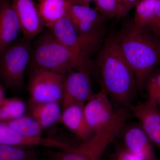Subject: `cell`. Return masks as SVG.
<instances>
[{
    "label": "cell",
    "instance_id": "obj_1",
    "mask_svg": "<svg viewBox=\"0 0 160 160\" xmlns=\"http://www.w3.org/2000/svg\"><path fill=\"white\" fill-rule=\"evenodd\" d=\"M113 35L133 72L138 90L142 91L160 63V39L148 29L138 26L132 18L123 21Z\"/></svg>",
    "mask_w": 160,
    "mask_h": 160
},
{
    "label": "cell",
    "instance_id": "obj_2",
    "mask_svg": "<svg viewBox=\"0 0 160 160\" xmlns=\"http://www.w3.org/2000/svg\"><path fill=\"white\" fill-rule=\"evenodd\" d=\"M95 62L102 89L121 107L130 108L138 90L133 72L113 34L104 41Z\"/></svg>",
    "mask_w": 160,
    "mask_h": 160
},
{
    "label": "cell",
    "instance_id": "obj_3",
    "mask_svg": "<svg viewBox=\"0 0 160 160\" xmlns=\"http://www.w3.org/2000/svg\"><path fill=\"white\" fill-rule=\"evenodd\" d=\"M32 46L30 62L32 68H42L66 75L74 70L92 73L95 62L85 58L64 46L49 30L42 32Z\"/></svg>",
    "mask_w": 160,
    "mask_h": 160
},
{
    "label": "cell",
    "instance_id": "obj_4",
    "mask_svg": "<svg viewBox=\"0 0 160 160\" xmlns=\"http://www.w3.org/2000/svg\"><path fill=\"white\" fill-rule=\"evenodd\" d=\"M32 50L31 42L22 37L18 38L0 55V81L5 88L17 89L23 86Z\"/></svg>",
    "mask_w": 160,
    "mask_h": 160
},
{
    "label": "cell",
    "instance_id": "obj_5",
    "mask_svg": "<svg viewBox=\"0 0 160 160\" xmlns=\"http://www.w3.org/2000/svg\"><path fill=\"white\" fill-rule=\"evenodd\" d=\"M49 30L58 42L82 57L88 59L101 49L106 32L92 37L78 33L68 18L61 19L49 28Z\"/></svg>",
    "mask_w": 160,
    "mask_h": 160
},
{
    "label": "cell",
    "instance_id": "obj_6",
    "mask_svg": "<svg viewBox=\"0 0 160 160\" xmlns=\"http://www.w3.org/2000/svg\"><path fill=\"white\" fill-rule=\"evenodd\" d=\"M65 77L47 69L32 68L28 88L32 102H62Z\"/></svg>",
    "mask_w": 160,
    "mask_h": 160
},
{
    "label": "cell",
    "instance_id": "obj_7",
    "mask_svg": "<svg viewBox=\"0 0 160 160\" xmlns=\"http://www.w3.org/2000/svg\"><path fill=\"white\" fill-rule=\"evenodd\" d=\"M78 34L92 37L106 32V19L90 6L69 4L66 15Z\"/></svg>",
    "mask_w": 160,
    "mask_h": 160
},
{
    "label": "cell",
    "instance_id": "obj_8",
    "mask_svg": "<svg viewBox=\"0 0 160 160\" xmlns=\"http://www.w3.org/2000/svg\"><path fill=\"white\" fill-rule=\"evenodd\" d=\"M90 74L87 72L74 70L65 75L62 109L72 104L85 105L94 95Z\"/></svg>",
    "mask_w": 160,
    "mask_h": 160
},
{
    "label": "cell",
    "instance_id": "obj_9",
    "mask_svg": "<svg viewBox=\"0 0 160 160\" xmlns=\"http://www.w3.org/2000/svg\"><path fill=\"white\" fill-rule=\"evenodd\" d=\"M115 112L111 99L102 89L95 93L84 106L86 123L92 132L107 126L113 118Z\"/></svg>",
    "mask_w": 160,
    "mask_h": 160
},
{
    "label": "cell",
    "instance_id": "obj_10",
    "mask_svg": "<svg viewBox=\"0 0 160 160\" xmlns=\"http://www.w3.org/2000/svg\"><path fill=\"white\" fill-rule=\"evenodd\" d=\"M129 108L153 146L160 152V110L157 105L148 98L146 101L132 104Z\"/></svg>",
    "mask_w": 160,
    "mask_h": 160
},
{
    "label": "cell",
    "instance_id": "obj_11",
    "mask_svg": "<svg viewBox=\"0 0 160 160\" xmlns=\"http://www.w3.org/2000/svg\"><path fill=\"white\" fill-rule=\"evenodd\" d=\"M12 4L18 19L23 37L31 41L42 33L45 24L32 0H12Z\"/></svg>",
    "mask_w": 160,
    "mask_h": 160
},
{
    "label": "cell",
    "instance_id": "obj_12",
    "mask_svg": "<svg viewBox=\"0 0 160 160\" xmlns=\"http://www.w3.org/2000/svg\"><path fill=\"white\" fill-rule=\"evenodd\" d=\"M124 132L123 139L127 151L146 160H157L153 145L139 124L129 126Z\"/></svg>",
    "mask_w": 160,
    "mask_h": 160
},
{
    "label": "cell",
    "instance_id": "obj_13",
    "mask_svg": "<svg viewBox=\"0 0 160 160\" xmlns=\"http://www.w3.org/2000/svg\"><path fill=\"white\" fill-rule=\"evenodd\" d=\"M19 21L10 0H0V55L18 38Z\"/></svg>",
    "mask_w": 160,
    "mask_h": 160
},
{
    "label": "cell",
    "instance_id": "obj_14",
    "mask_svg": "<svg viewBox=\"0 0 160 160\" xmlns=\"http://www.w3.org/2000/svg\"><path fill=\"white\" fill-rule=\"evenodd\" d=\"M84 105L72 104L62 109L61 122L83 142L91 137L89 129L84 113Z\"/></svg>",
    "mask_w": 160,
    "mask_h": 160
},
{
    "label": "cell",
    "instance_id": "obj_15",
    "mask_svg": "<svg viewBox=\"0 0 160 160\" xmlns=\"http://www.w3.org/2000/svg\"><path fill=\"white\" fill-rule=\"evenodd\" d=\"M69 3L66 0H39L38 9L48 29L66 17Z\"/></svg>",
    "mask_w": 160,
    "mask_h": 160
},
{
    "label": "cell",
    "instance_id": "obj_16",
    "mask_svg": "<svg viewBox=\"0 0 160 160\" xmlns=\"http://www.w3.org/2000/svg\"><path fill=\"white\" fill-rule=\"evenodd\" d=\"M47 143L46 138L24 136L11 129L5 122H0V144L17 147H30L45 146Z\"/></svg>",
    "mask_w": 160,
    "mask_h": 160
},
{
    "label": "cell",
    "instance_id": "obj_17",
    "mask_svg": "<svg viewBox=\"0 0 160 160\" xmlns=\"http://www.w3.org/2000/svg\"><path fill=\"white\" fill-rule=\"evenodd\" d=\"M60 102L33 103L32 117L43 129L49 128L61 119L62 109Z\"/></svg>",
    "mask_w": 160,
    "mask_h": 160
},
{
    "label": "cell",
    "instance_id": "obj_18",
    "mask_svg": "<svg viewBox=\"0 0 160 160\" xmlns=\"http://www.w3.org/2000/svg\"><path fill=\"white\" fill-rule=\"evenodd\" d=\"M5 122L11 129L24 136L29 138L42 137V128L32 117L23 116Z\"/></svg>",
    "mask_w": 160,
    "mask_h": 160
},
{
    "label": "cell",
    "instance_id": "obj_19",
    "mask_svg": "<svg viewBox=\"0 0 160 160\" xmlns=\"http://www.w3.org/2000/svg\"><path fill=\"white\" fill-rule=\"evenodd\" d=\"M25 103L17 98L4 99L0 102V122H8L24 116Z\"/></svg>",
    "mask_w": 160,
    "mask_h": 160
},
{
    "label": "cell",
    "instance_id": "obj_20",
    "mask_svg": "<svg viewBox=\"0 0 160 160\" xmlns=\"http://www.w3.org/2000/svg\"><path fill=\"white\" fill-rule=\"evenodd\" d=\"M158 0H141L136 6L134 23L141 28H147L149 26L155 15V10Z\"/></svg>",
    "mask_w": 160,
    "mask_h": 160
},
{
    "label": "cell",
    "instance_id": "obj_21",
    "mask_svg": "<svg viewBox=\"0 0 160 160\" xmlns=\"http://www.w3.org/2000/svg\"><path fill=\"white\" fill-rule=\"evenodd\" d=\"M0 160H37V158L29 147L0 144Z\"/></svg>",
    "mask_w": 160,
    "mask_h": 160
},
{
    "label": "cell",
    "instance_id": "obj_22",
    "mask_svg": "<svg viewBox=\"0 0 160 160\" xmlns=\"http://www.w3.org/2000/svg\"><path fill=\"white\" fill-rule=\"evenodd\" d=\"M148 98L154 101L160 109V69H156L150 75L145 85Z\"/></svg>",
    "mask_w": 160,
    "mask_h": 160
},
{
    "label": "cell",
    "instance_id": "obj_23",
    "mask_svg": "<svg viewBox=\"0 0 160 160\" xmlns=\"http://www.w3.org/2000/svg\"><path fill=\"white\" fill-rule=\"evenodd\" d=\"M97 9L106 19L116 18L118 6L116 0H97L95 2Z\"/></svg>",
    "mask_w": 160,
    "mask_h": 160
},
{
    "label": "cell",
    "instance_id": "obj_24",
    "mask_svg": "<svg viewBox=\"0 0 160 160\" xmlns=\"http://www.w3.org/2000/svg\"><path fill=\"white\" fill-rule=\"evenodd\" d=\"M118 6L117 20L122 19L127 16L132 9L135 7L141 0H116Z\"/></svg>",
    "mask_w": 160,
    "mask_h": 160
},
{
    "label": "cell",
    "instance_id": "obj_25",
    "mask_svg": "<svg viewBox=\"0 0 160 160\" xmlns=\"http://www.w3.org/2000/svg\"><path fill=\"white\" fill-rule=\"evenodd\" d=\"M146 29L160 39V0H158L156 6L154 18Z\"/></svg>",
    "mask_w": 160,
    "mask_h": 160
},
{
    "label": "cell",
    "instance_id": "obj_26",
    "mask_svg": "<svg viewBox=\"0 0 160 160\" xmlns=\"http://www.w3.org/2000/svg\"><path fill=\"white\" fill-rule=\"evenodd\" d=\"M115 160H146L137 156L130 153L126 149L120 151Z\"/></svg>",
    "mask_w": 160,
    "mask_h": 160
},
{
    "label": "cell",
    "instance_id": "obj_27",
    "mask_svg": "<svg viewBox=\"0 0 160 160\" xmlns=\"http://www.w3.org/2000/svg\"><path fill=\"white\" fill-rule=\"evenodd\" d=\"M71 5H81V6H90V3L95 2L97 0H66Z\"/></svg>",
    "mask_w": 160,
    "mask_h": 160
},
{
    "label": "cell",
    "instance_id": "obj_28",
    "mask_svg": "<svg viewBox=\"0 0 160 160\" xmlns=\"http://www.w3.org/2000/svg\"><path fill=\"white\" fill-rule=\"evenodd\" d=\"M5 98V87L0 84V102Z\"/></svg>",
    "mask_w": 160,
    "mask_h": 160
},
{
    "label": "cell",
    "instance_id": "obj_29",
    "mask_svg": "<svg viewBox=\"0 0 160 160\" xmlns=\"http://www.w3.org/2000/svg\"><path fill=\"white\" fill-rule=\"evenodd\" d=\"M159 109H160V108H159Z\"/></svg>",
    "mask_w": 160,
    "mask_h": 160
}]
</instances>
